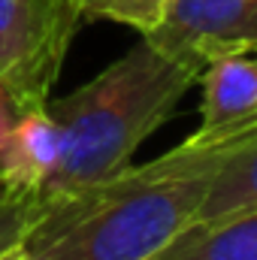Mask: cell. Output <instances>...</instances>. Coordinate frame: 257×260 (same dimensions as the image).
Listing matches in <instances>:
<instances>
[{"mask_svg": "<svg viewBox=\"0 0 257 260\" xmlns=\"http://www.w3.org/2000/svg\"><path fill=\"white\" fill-rule=\"evenodd\" d=\"M21 109L18 103L12 100V94L6 91V85L0 82V185H3V157H6V142H9V133L15 127Z\"/></svg>", "mask_w": 257, "mask_h": 260, "instance_id": "11", "label": "cell"}, {"mask_svg": "<svg viewBox=\"0 0 257 260\" xmlns=\"http://www.w3.org/2000/svg\"><path fill=\"white\" fill-rule=\"evenodd\" d=\"M34 218V194L18 188H0V254L21 242Z\"/></svg>", "mask_w": 257, "mask_h": 260, "instance_id": "10", "label": "cell"}, {"mask_svg": "<svg viewBox=\"0 0 257 260\" xmlns=\"http://www.w3.org/2000/svg\"><path fill=\"white\" fill-rule=\"evenodd\" d=\"M154 260H257V206L218 221L191 224Z\"/></svg>", "mask_w": 257, "mask_h": 260, "instance_id": "7", "label": "cell"}, {"mask_svg": "<svg viewBox=\"0 0 257 260\" xmlns=\"http://www.w3.org/2000/svg\"><path fill=\"white\" fill-rule=\"evenodd\" d=\"M0 260H24V254H21V245H12L9 251H3V254H0Z\"/></svg>", "mask_w": 257, "mask_h": 260, "instance_id": "12", "label": "cell"}, {"mask_svg": "<svg viewBox=\"0 0 257 260\" xmlns=\"http://www.w3.org/2000/svg\"><path fill=\"white\" fill-rule=\"evenodd\" d=\"M173 0H79L82 18H106L148 34Z\"/></svg>", "mask_w": 257, "mask_h": 260, "instance_id": "9", "label": "cell"}, {"mask_svg": "<svg viewBox=\"0 0 257 260\" xmlns=\"http://www.w3.org/2000/svg\"><path fill=\"white\" fill-rule=\"evenodd\" d=\"M142 37L203 73L218 58L257 52V0H173Z\"/></svg>", "mask_w": 257, "mask_h": 260, "instance_id": "4", "label": "cell"}, {"mask_svg": "<svg viewBox=\"0 0 257 260\" xmlns=\"http://www.w3.org/2000/svg\"><path fill=\"white\" fill-rule=\"evenodd\" d=\"M203 106L200 130L191 133L200 142L257 130V52L227 55L203 67Z\"/></svg>", "mask_w": 257, "mask_h": 260, "instance_id": "5", "label": "cell"}, {"mask_svg": "<svg viewBox=\"0 0 257 260\" xmlns=\"http://www.w3.org/2000/svg\"><path fill=\"white\" fill-rule=\"evenodd\" d=\"M151 260H154V257H151Z\"/></svg>", "mask_w": 257, "mask_h": 260, "instance_id": "13", "label": "cell"}, {"mask_svg": "<svg viewBox=\"0 0 257 260\" xmlns=\"http://www.w3.org/2000/svg\"><path fill=\"white\" fill-rule=\"evenodd\" d=\"M79 24V0H0V82L21 112L49 106Z\"/></svg>", "mask_w": 257, "mask_h": 260, "instance_id": "3", "label": "cell"}, {"mask_svg": "<svg viewBox=\"0 0 257 260\" xmlns=\"http://www.w3.org/2000/svg\"><path fill=\"white\" fill-rule=\"evenodd\" d=\"M257 130L200 142L79 188L30 218L24 260H151L197 221L218 167Z\"/></svg>", "mask_w": 257, "mask_h": 260, "instance_id": "1", "label": "cell"}, {"mask_svg": "<svg viewBox=\"0 0 257 260\" xmlns=\"http://www.w3.org/2000/svg\"><path fill=\"white\" fill-rule=\"evenodd\" d=\"M61 148H64V136H61L58 121L49 115V109L21 112L12 133H9V142H6L3 185L37 194L40 185L55 170Z\"/></svg>", "mask_w": 257, "mask_h": 260, "instance_id": "6", "label": "cell"}, {"mask_svg": "<svg viewBox=\"0 0 257 260\" xmlns=\"http://www.w3.org/2000/svg\"><path fill=\"white\" fill-rule=\"evenodd\" d=\"M254 206H257V133L251 139H245L218 167L194 224L218 221V218H227L233 212H245V209H254Z\"/></svg>", "mask_w": 257, "mask_h": 260, "instance_id": "8", "label": "cell"}, {"mask_svg": "<svg viewBox=\"0 0 257 260\" xmlns=\"http://www.w3.org/2000/svg\"><path fill=\"white\" fill-rule=\"evenodd\" d=\"M200 73L164 55L145 37L73 94L49 103L64 148L34 194V215L79 188L103 182L133 164L136 148L160 127Z\"/></svg>", "mask_w": 257, "mask_h": 260, "instance_id": "2", "label": "cell"}]
</instances>
